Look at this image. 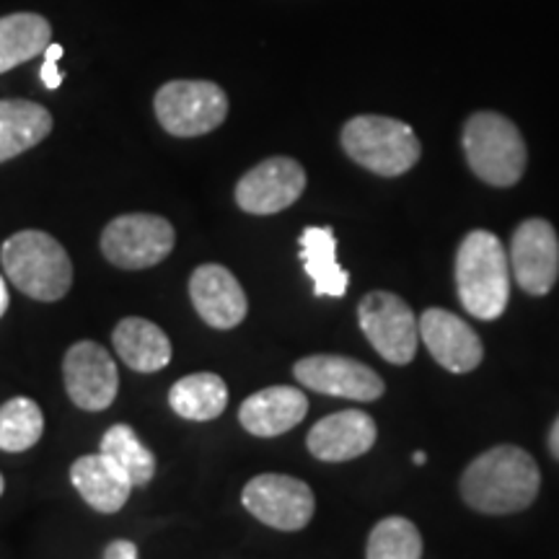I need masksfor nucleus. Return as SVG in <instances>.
I'll return each instance as SVG.
<instances>
[{
	"instance_id": "1",
	"label": "nucleus",
	"mask_w": 559,
	"mask_h": 559,
	"mask_svg": "<svg viewBox=\"0 0 559 559\" xmlns=\"http://www.w3.org/2000/svg\"><path fill=\"white\" fill-rule=\"evenodd\" d=\"M539 466L519 445H498L481 453L461 477V495L466 506L489 515L526 510L539 495Z\"/></svg>"
},
{
	"instance_id": "2",
	"label": "nucleus",
	"mask_w": 559,
	"mask_h": 559,
	"mask_svg": "<svg viewBox=\"0 0 559 559\" xmlns=\"http://www.w3.org/2000/svg\"><path fill=\"white\" fill-rule=\"evenodd\" d=\"M456 288L472 317H502L510 298V260L502 241L489 230H472L456 254Z\"/></svg>"
},
{
	"instance_id": "3",
	"label": "nucleus",
	"mask_w": 559,
	"mask_h": 559,
	"mask_svg": "<svg viewBox=\"0 0 559 559\" xmlns=\"http://www.w3.org/2000/svg\"><path fill=\"white\" fill-rule=\"evenodd\" d=\"M0 262L21 293L37 300H60L73 285V262L45 230H19L0 249Z\"/></svg>"
},
{
	"instance_id": "4",
	"label": "nucleus",
	"mask_w": 559,
	"mask_h": 559,
	"mask_svg": "<svg viewBox=\"0 0 559 559\" xmlns=\"http://www.w3.org/2000/svg\"><path fill=\"white\" fill-rule=\"evenodd\" d=\"M342 148L362 169L379 177H402L419 160V140L407 122L360 115L342 128Z\"/></svg>"
},
{
	"instance_id": "5",
	"label": "nucleus",
	"mask_w": 559,
	"mask_h": 559,
	"mask_svg": "<svg viewBox=\"0 0 559 559\" xmlns=\"http://www.w3.org/2000/svg\"><path fill=\"white\" fill-rule=\"evenodd\" d=\"M464 153L472 171L492 187H513L526 171L523 135L498 111H477L466 120Z\"/></svg>"
},
{
	"instance_id": "6",
	"label": "nucleus",
	"mask_w": 559,
	"mask_h": 559,
	"mask_svg": "<svg viewBox=\"0 0 559 559\" xmlns=\"http://www.w3.org/2000/svg\"><path fill=\"white\" fill-rule=\"evenodd\" d=\"M153 107L169 135L198 138L226 122L228 96L213 81H171L158 88Z\"/></svg>"
},
{
	"instance_id": "7",
	"label": "nucleus",
	"mask_w": 559,
	"mask_h": 559,
	"mask_svg": "<svg viewBox=\"0 0 559 559\" xmlns=\"http://www.w3.org/2000/svg\"><path fill=\"white\" fill-rule=\"evenodd\" d=\"M177 234L160 215L130 213L120 215L104 228L102 254L122 270H148L171 254Z\"/></svg>"
},
{
	"instance_id": "8",
	"label": "nucleus",
	"mask_w": 559,
	"mask_h": 559,
	"mask_svg": "<svg viewBox=\"0 0 559 559\" xmlns=\"http://www.w3.org/2000/svg\"><path fill=\"white\" fill-rule=\"evenodd\" d=\"M360 330L383 360L407 366L419 342V319L400 296L373 290L358 306Z\"/></svg>"
},
{
	"instance_id": "9",
	"label": "nucleus",
	"mask_w": 559,
	"mask_h": 559,
	"mask_svg": "<svg viewBox=\"0 0 559 559\" xmlns=\"http://www.w3.org/2000/svg\"><path fill=\"white\" fill-rule=\"evenodd\" d=\"M241 500L257 521L277 531H300L317 510L311 487L288 474H260L243 487Z\"/></svg>"
},
{
	"instance_id": "10",
	"label": "nucleus",
	"mask_w": 559,
	"mask_h": 559,
	"mask_svg": "<svg viewBox=\"0 0 559 559\" xmlns=\"http://www.w3.org/2000/svg\"><path fill=\"white\" fill-rule=\"evenodd\" d=\"M510 272L531 296H547L559 275V239L549 221L531 218L515 228L510 241Z\"/></svg>"
},
{
	"instance_id": "11",
	"label": "nucleus",
	"mask_w": 559,
	"mask_h": 559,
	"mask_svg": "<svg viewBox=\"0 0 559 559\" xmlns=\"http://www.w3.org/2000/svg\"><path fill=\"white\" fill-rule=\"evenodd\" d=\"M68 396L75 407L86 412H102L111 407L120 389V373H117L115 358L96 342L83 340L68 349L62 362Z\"/></svg>"
},
{
	"instance_id": "12",
	"label": "nucleus",
	"mask_w": 559,
	"mask_h": 559,
	"mask_svg": "<svg viewBox=\"0 0 559 559\" xmlns=\"http://www.w3.org/2000/svg\"><path fill=\"white\" fill-rule=\"evenodd\" d=\"M306 190V171L296 158L275 156L243 174L236 185V202L243 213L275 215L290 207Z\"/></svg>"
},
{
	"instance_id": "13",
	"label": "nucleus",
	"mask_w": 559,
	"mask_h": 559,
	"mask_svg": "<svg viewBox=\"0 0 559 559\" xmlns=\"http://www.w3.org/2000/svg\"><path fill=\"white\" fill-rule=\"evenodd\" d=\"M298 383L319 394L342 396L353 402H376L383 394V381L373 368L345 355H309L293 368Z\"/></svg>"
},
{
	"instance_id": "14",
	"label": "nucleus",
	"mask_w": 559,
	"mask_h": 559,
	"mask_svg": "<svg viewBox=\"0 0 559 559\" xmlns=\"http://www.w3.org/2000/svg\"><path fill=\"white\" fill-rule=\"evenodd\" d=\"M419 340L451 373H469L485 355L479 334L464 319L445 309H428L419 317Z\"/></svg>"
},
{
	"instance_id": "15",
	"label": "nucleus",
	"mask_w": 559,
	"mask_h": 559,
	"mask_svg": "<svg viewBox=\"0 0 559 559\" xmlns=\"http://www.w3.org/2000/svg\"><path fill=\"white\" fill-rule=\"evenodd\" d=\"M190 298L202 321L215 330H234L249 311L241 283L221 264H202L192 272Z\"/></svg>"
},
{
	"instance_id": "16",
	"label": "nucleus",
	"mask_w": 559,
	"mask_h": 559,
	"mask_svg": "<svg viewBox=\"0 0 559 559\" xmlns=\"http://www.w3.org/2000/svg\"><path fill=\"white\" fill-rule=\"evenodd\" d=\"M376 436H379V430H376L373 417L360 409H342L319 419L306 438V445H309L311 456L319 461L340 464V461L368 453L373 449Z\"/></svg>"
},
{
	"instance_id": "17",
	"label": "nucleus",
	"mask_w": 559,
	"mask_h": 559,
	"mask_svg": "<svg viewBox=\"0 0 559 559\" xmlns=\"http://www.w3.org/2000/svg\"><path fill=\"white\" fill-rule=\"evenodd\" d=\"M309 412V400L300 389L270 386L251 394L241 404L239 419L243 430L257 438H275L296 428Z\"/></svg>"
},
{
	"instance_id": "18",
	"label": "nucleus",
	"mask_w": 559,
	"mask_h": 559,
	"mask_svg": "<svg viewBox=\"0 0 559 559\" xmlns=\"http://www.w3.org/2000/svg\"><path fill=\"white\" fill-rule=\"evenodd\" d=\"M70 481L79 489L81 498L99 513H117L122 510L132 492V481L120 466L104 453L81 456L70 466Z\"/></svg>"
},
{
	"instance_id": "19",
	"label": "nucleus",
	"mask_w": 559,
	"mask_h": 559,
	"mask_svg": "<svg viewBox=\"0 0 559 559\" xmlns=\"http://www.w3.org/2000/svg\"><path fill=\"white\" fill-rule=\"evenodd\" d=\"M117 355L124 366H130L138 373H156L164 370L171 360V342L158 324L148 319L130 317L122 319L111 334Z\"/></svg>"
},
{
	"instance_id": "20",
	"label": "nucleus",
	"mask_w": 559,
	"mask_h": 559,
	"mask_svg": "<svg viewBox=\"0 0 559 559\" xmlns=\"http://www.w3.org/2000/svg\"><path fill=\"white\" fill-rule=\"evenodd\" d=\"M300 262L313 280L319 298H342L347 293L349 275L337 262V239L330 226H309L300 234Z\"/></svg>"
},
{
	"instance_id": "21",
	"label": "nucleus",
	"mask_w": 559,
	"mask_h": 559,
	"mask_svg": "<svg viewBox=\"0 0 559 559\" xmlns=\"http://www.w3.org/2000/svg\"><path fill=\"white\" fill-rule=\"evenodd\" d=\"M52 132V115L26 99L0 102V164L26 153Z\"/></svg>"
},
{
	"instance_id": "22",
	"label": "nucleus",
	"mask_w": 559,
	"mask_h": 559,
	"mask_svg": "<svg viewBox=\"0 0 559 559\" xmlns=\"http://www.w3.org/2000/svg\"><path fill=\"white\" fill-rule=\"evenodd\" d=\"M52 41L50 21L39 13H11L0 19V73L37 58Z\"/></svg>"
},
{
	"instance_id": "23",
	"label": "nucleus",
	"mask_w": 559,
	"mask_h": 559,
	"mask_svg": "<svg viewBox=\"0 0 559 559\" xmlns=\"http://www.w3.org/2000/svg\"><path fill=\"white\" fill-rule=\"evenodd\" d=\"M169 404L179 417L207 423L223 415L228 404V386L215 373H192L174 383L169 391Z\"/></svg>"
},
{
	"instance_id": "24",
	"label": "nucleus",
	"mask_w": 559,
	"mask_h": 559,
	"mask_svg": "<svg viewBox=\"0 0 559 559\" xmlns=\"http://www.w3.org/2000/svg\"><path fill=\"white\" fill-rule=\"evenodd\" d=\"M99 453L109 456L128 474L132 487H145L156 474V456H153L148 445H143V440L138 438V432L130 425H111L104 432Z\"/></svg>"
},
{
	"instance_id": "25",
	"label": "nucleus",
	"mask_w": 559,
	"mask_h": 559,
	"mask_svg": "<svg viewBox=\"0 0 559 559\" xmlns=\"http://www.w3.org/2000/svg\"><path fill=\"white\" fill-rule=\"evenodd\" d=\"M45 432V415L39 404L16 396L0 407V451L21 453L32 449Z\"/></svg>"
},
{
	"instance_id": "26",
	"label": "nucleus",
	"mask_w": 559,
	"mask_h": 559,
	"mask_svg": "<svg viewBox=\"0 0 559 559\" xmlns=\"http://www.w3.org/2000/svg\"><path fill=\"white\" fill-rule=\"evenodd\" d=\"M366 559H423V536L407 519H383L370 531Z\"/></svg>"
},
{
	"instance_id": "27",
	"label": "nucleus",
	"mask_w": 559,
	"mask_h": 559,
	"mask_svg": "<svg viewBox=\"0 0 559 559\" xmlns=\"http://www.w3.org/2000/svg\"><path fill=\"white\" fill-rule=\"evenodd\" d=\"M62 45H58V41H50V45H47V50H45V66H41V83H45L47 88L50 91H55V88H60V83L66 81V75L60 73V68H58V62H60V58H62Z\"/></svg>"
},
{
	"instance_id": "28",
	"label": "nucleus",
	"mask_w": 559,
	"mask_h": 559,
	"mask_svg": "<svg viewBox=\"0 0 559 559\" xmlns=\"http://www.w3.org/2000/svg\"><path fill=\"white\" fill-rule=\"evenodd\" d=\"M104 559H138V547L128 539H117L104 551Z\"/></svg>"
},
{
	"instance_id": "29",
	"label": "nucleus",
	"mask_w": 559,
	"mask_h": 559,
	"mask_svg": "<svg viewBox=\"0 0 559 559\" xmlns=\"http://www.w3.org/2000/svg\"><path fill=\"white\" fill-rule=\"evenodd\" d=\"M549 451H551V456L559 459V417L555 419V425H551V432H549Z\"/></svg>"
},
{
	"instance_id": "30",
	"label": "nucleus",
	"mask_w": 559,
	"mask_h": 559,
	"mask_svg": "<svg viewBox=\"0 0 559 559\" xmlns=\"http://www.w3.org/2000/svg\"><path fill=\"white\" fill-rule=\"evenodd\" d=\"M9 311V288H5V280L0 277V317Z\"/></svg>"
},
{
	"instance_id": "31",
	"label": "nucleus",
	"mask_w": 559,
	"mask_h": 559,
	"mask_svg": "<svg viewBox=\"0 0 559 559\" xmlns=\"http://www.w3.org/2000/svg\"><path fill=\"white\" fill-rule=\"evenodd\" d=\"M412 461H415V464H417V466H425V461H428V456H425V453H423V451H417V453H415V456H412Z\"/></svg>"
},
{
	"instance_id": "32",
	"label": "nucleus",
	"mask_w": 559,
	"mask_h": 559,
	"mask_svg": "<svg viewBox=\"0 0 559 559\" xmlns=\"http://www.w3.org/2000/svg\"><path fill=\"white\" fill-rule=\"evenodd\" d=\"M3 489H5V481H3V474H0V495H3Z\"/></svg>"
}]
</instances>
